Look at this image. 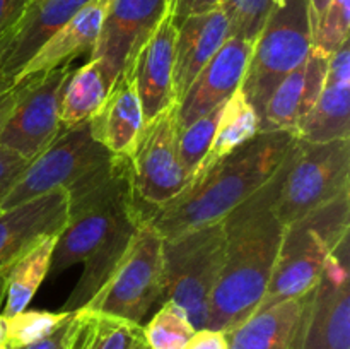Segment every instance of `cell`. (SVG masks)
Listing matches in <instances>:
<instances>
[{
  "label": "cell",
  "mask_w": 350,
  "mask_h": 349,
  "mask_svg": "<svg viewBox=\"0 0 350 349\" xmlns=\"http://www.w3.org/2000/svg\"><path fill=\"white\" fill-rule=\"evenodd\" d=\"M2 62H3V57H0V94H2V92H5L7 89L12 88L14 86V79H10L9 75L3 72Z\"/></svg>",
  "instance_id": "ab89813d"
},
{
  "label": "cell",
  "mask_w": 350,
  "mask_h": 349,
  "mask_svg": "<svg viewBox=\"0 0 350 349\" xmlns=\"http://www.w3.org/2000/svg\"><path fill=\"white\" fill-rule=\"evenodd\" d=\"M113 82L111 75L98 58H89L88 64L70 72L60 101L62 129L89 122L105 103Z\"/></svg>",
  "instance_id": "d4e9b609"
},
{
  "label": "cell",
  "mask_w": 350,
  "mask_h": 349,
  "mask_svg": "<svg viewBox=\"0 0 350 349\" xmlns=\"http://www.w3.org/2000/svg\"><path fill=\"white\" fill-rule=\"evenodd\" d=\"M294 142L296 137L284 130L258 132L170 204L157 209L140 205L144 216L164 240L221 222L272 178Z\"/></svg>",
  "instance_id": "7a4b0ae2"
},
{
  "label": "cell",
  "mask_w": 350,
  "mask_h": 349,
  "mask_svg": "<svg viewBox=\"0 0 350 349\" xmlns=\"http://www.w3.org/2000/svg\"><path fill=\"white\" fill-rule=\"evenodd\" d=\"M349 229L350 192L289 222L260 307L301 298L310 291L332 253L349 236Z\"/></svg>",
  "instance_id": "277c9868"
},
{
  "label": "cell",
  "mask_w": 350,
  "mask_h": 349,
  "mask_svg": "<svg viewBox=\"0 0 350 349\" xmlns=\"http://www.w3.org/2000/svg\"><path fill=\"white\" fill-rule=\"evenodd\" d=\"M185 349H228V341H226L224 332L200 328V331L195 332V335L185 346Z\"/></svg>",
  "instance_id": "8d00e7d4"
},
{
  "label": "cell",
  "mask_w": 350,
  "mask_h": 349,
  "mask_svg": "<svg viewBox=\"0 0 350 349\" xmlns=\"http://www.w3.org/2000/svg\"><path fill=\"white\" fill-rule=\"evenodd\" d=\"M142 221L144 211L137 201V204L132 209L123 212L122 218L116 221L105 242L82 263L84 270H82L81 277H79L77 284H75L74 291L70 293L62 311L70 313L79 308H84L92 300V296L101 289L103 284L109 279V276L115 272L118 263L122 262Z\"/></svg>",
  "instance_id": "7402d4cb"
},
{
  "label": "cell",
  "mask_w": 350,
  "mask_h": 349,
  "mask_svg": "<svg viewBox=\"0 0 350 349\" xmlns=\"http://www.w3.org/2000/svg\"><path fill=\"white\" fill-rule=\"evenodd\" d=\"M163 242L144 216L122 262L84 308L142 324L164 293Z\"/></svg>",
  "instance_id": "ba28073f"
},
{
  "label": "cell",
  "mask_w": 350,
  "mask_h": 349,
  "mask_svg": "<svg viewBox=\"0 0 350 349\" xmlns=\"http://www.w3.org/2000/svg\"><path fill=\"white\" fill-rule=\"evenodd\" d=\"M5 344V320H3L2 313H0V346Z\"/></svg>",
  "instance_id": "60d3db41"
},
{
  "label": "cell",
  "mask_w": 350,
  "mask_h": 349,
  "mask_svg": "<svg viewBox=\"0 0 350 349\" xmlns=\"http://www.w3.org/2000/svg\"><path fill=\"white\" fill-rule=\"evenodd\" d=\"M350 192V139L293 146L277 201L284 226Z\"/></svg>",
  "instance_id": "52a82bcc"
},
{
  "label": "cell",
  "mask_w": 350,
  "mask_h": 349,
  "mask_svg": "<svg viewBox=\"0 0 350 349\" xmlns=\"http://www.w3.org/2000/svg\"><path fill=\"white\" fill-rule=\"evenodd\" d=\"M310 2V19H311V26H313V38H314V31H317L318 24H320L321 17H323L325 10L327 7L330 5L332 0H308Z\"/></svg>",
  "instance_id": "f35d334b"
},
{
  "label": "cell",
  "mask_w": 350,
  "mask_h": 349,
  "mask_svg": "<svg viewBox=\"0 0 350 349\" xmlns=\"http://www.w3.org/2000/svg\"><path fill=\"white\" fill-rule=\"evenodd\" d=\"M291 153L293 147L272 178L222 219L224 259L212 293L207 328L229 332L265 298L286 228L277 214V201Z\"/></svg>",
  "instance_id": "6da1fadb"
},
{
  "label": "cell",
  "mask_w": 350,
  "mask_h": 349,
  "mask_svg": "<svg viewBox=\"0 0 350 349\" xmlns=\"http://www.w3.org/2000/svg\"><path fill=\"white\" fill-rule=\"evenodd\" d=\"M109 0H91L77 14L70 17L60 29L55 31L36 53L21 68L14 82L24 81L31 75L43 74L60 67H68L74 58L85 51H92L101 31L103 19Z\"/></svg>",
  "instance_id": "44dd1931"
},
{
  "label": "cell",
  "mask_w": 350,
  "mask_h": 349,
  "mask_svg": "<svg viewBox=\"0 0 350 349\" xmlns=\"http://www.w3.org/2000/svg\"><path fill=\"white\" fill-rule=\"evenodd\" d=\"M166 10L167 0H109L91 58L116 81Z\"/></svg>",
  "instance_id": "9a60e30c"
},
{
  "label": "cell",
  "mask_w": 350,
  "mask_h": 349,
  "mask_svg": "<svg viewBox=\"0 0 350 349\" xmlns=\"http://www.w3.org/2000/svg\"><path fill=\"white\" fill-rule=\"evenodd\" d=\"M219 3H221V0H167V9L171 10L178 24L185 17L215 9V7H219Z\"/></svg>",
  "instance_id": "d590c367"
},
{
  "label": "cell",
  "mask_w": 350,
  "mask_h": 349,
  "mask_svg": "<svg viewBox=\"0 0 350 349\" xmlns=\"http://www.w3.org/2000/svg\"><path fill=\"white\" fill-rule=\"evenodd\" d=\"M255 41L232 34L221 50L191 81L185 94L176 103L178 130L224 105L238 89L248 67Z\"/></svg>",
  "instance_id": "5bb4252c"
},
{
  "label": "cell",
  "mask_w": 350,
  "mask_h": 349,
  "mask_svg": "<svg viewBox=\"0 0 350 349\" xmlns=\"http://www.w3.org/2000/svg\"><path fill=\"white\" fill-rule=\"evenodd\" d=\"M88 310V308H85ZM142 324L88 310L75 349H146Z\"/></svg>",
  "instance_id": "83f0119b"
},
{
  "label": "cell",
  "mask_w": 350,
  "mask_h": 349,
  "mask_svg": "<svg viewBox=\"0 0 350 349\" xmlns=\"http://www.w3.org/2000/svg\"><path fill=\"white\" fill-rule=\"evenodd\" d=\"M313 50L308 0H282L253 43L241 92L262 116L273 89L296 70Z\"/></svg>",
  "instance_id": "5b68a950"
},
{
  "label": "cell",
  "mask_w": 350,
  "mask_h": 349,
  "mask_svg": "<svg viewBox=\"0 0 350 349\" xmlns=\"http://www.w3.org/2000/svg\"><path fill=\"white\" fill-rule=\"evenodd\" d=\"M280 2L282 0H221L219 7L229 17L234 36L255 41Z\"/></svg>",
  "instance_id": "1f68e13d"
},
{
  "label": "cell",
  "mask_w": 350,
  "mask_h": 349,
  "mask_svg": "<svg viewBox=\"0 0 350 349\" xmlns=\"http://www.w3.org/2000/svg\"><path fill=\"white\" fill-rule=\"evenodd\" d=\"M146 349H150V348H149V346H147V348H146Z\"/></svg>",
  "instance_id": "7bdbcfd3"
},
{
  "label": "cell",
  "mask_w": 350,
  "mask_h": 349,
  "mask_svg": "<svg viewBox=\"0 0 350 349\" xmlns=\"http://www.w3.org/2000/svg\"><path fill=\"white\" fill-rule=\"evenodd\" d=\"M67 311L23 310L5 320V346L9 349H21L57 331L65 320Z\"/></svg>",
  "instance_id": "4dcf8cb0"
},
{
  "label": "cell",
  "mask_w": 350,
  "mask_h": 349,
  "mask_svg": "<svg viewBox=\"0 0 350 349\" xmlns=\"http://www.w3.org/2000/svg\"><path fill=\"white\" fill-rule=\"evenodd\" d=\"M222 259V221L190 229L163 242V298L178 305L197 331L207 328L212 293L221 272Z\"/></svg>",
  "instance_id": "8992f818"
},
{
  "label": "cell",
  "mask_w": 350,
  "mask_h": 349,
  "mask_svg": "<svg viewBox=\"0 0 350 349\" xmlns=\"http://www.w3.org/2000/svg\"><path fill=\"white\" fill-rule=\"evenodd\" d=\"M232 36L229 17L221 7L185 17L178 23L174 48L173 89L176 103L191 84L198 72Z\"/></svg>",
  "instance_id": "ac0fdd59"
},
{
  "label": "cell",
  "mask_w": 350,
  "mask_h": 349,
  "mask_svg": "<svg viewBox=\"0 0 350 349\" xmlns=\"http://www.w3.org/2000/svg\"><path fill=\"white\" fill-rule=\"evenodd\" d=\"M85 318H88V310L79 308V310L70 311L67 320L60 325L55 332L43 337L41 341L33 342L21 349H75L81 332L84 328Z\"/></svg>",
  "instance_id": "836d02e7"
},
{
  "label": "cell",
  "mask_w": 350,
  "mask_h": 349,
  "mask_svg": "<svg viewBox=\"0 0 350 349\" xmlns=\"http://www.w3.org/2000/svg\"><path fill=\"white\" fill-rule=\"evenodd\" d=\"M297 140L350 139V47L344 41L328 57L325 84L313 109L299 125Z\"/></svg>",
  "instance_id": "e0dca14e"
},
{
  "label": "cell",
  "mask_w": 350,
  "mask_h": 349,
  "mask_svg": "<svg viewBox=\"0 0 350 349\" xmlns=\"http://www.w3.org/2000/svg\"><path fill=\"white\" fill-rule=\"evenodd\" d=\"M328 57L311 50L306 62L291 72L270 94L262 113V132L284 130L296 137L325 84Z\"/></svg>",
  "instance_id": "d6986e66"
},
{
  "label": "cell",
  "mask_w": 350,
  "mask_h": 349,
  "mask_svg": "<svg viewBox=\"0 0 350 349\" xmlns=\"http://www.w3.org/2000/svg\"><path fill=\"white\" fill-rule=\"evenodd\" d=\"M88 2L91 0H33L17 23L2 62L3 72L16 79L38 48Z\"/></svg>",
  "instance_id": "603a6c76"
},
{
  "label": "cell",
  "mask_w": 350,
  "mask_h": 349,
  "mask_svg": "<svg viewBox=\"0 0 350 349\" xmlns=\"http://www.w3.org/2000/svg\"><path fill=\"white\" fill-rule=\"evenodd\" d=\"M21 94V84L19 82H14L12 88L7 89L5 92L0 94V132H2L3 125L9 120L10 113H12L14 106H16L17 99H19Z\"/></svg>",
  "instance_id": "74e56055"
},
{
  "label": "cell",
  "mask_w": 350,
  "mask_h": 349,
  "mask_svg": "<svg viewBox=\"0 0 350 349\" xmlns=\"http://www.w3.org/2000/svg\"><path fill=\"white\" fill-rule=\"evenodd\" d=\"M176 105L146 122L130 154V174L139 204L157 209L180 197L188 177L178 156Z\"/></svg>",
  "instance_id": "8fae6325"
},
{
  "label": "cell",
  "mask_w": 350,
  "mask_h": 349,
  "mask_svg": "<svg viewBox=\"0 0 350 349\" xmlns=\"http://www.w3.org/2000/svg\"><path fill=\"white\" fill-rule=\"evenodd\" d=\"M92 137L115 156L130 157L146 118L135 82L129 70H123L113 82L105 103L89 118Z\"/></svg>",
  "instance_id": "ffe728a7"
},
{
  "label": "cell",
  "mask_w": 350,
  "mask_h": 349,
  "mask_svg": "<svg viewBox=\"0 0 350 349\" xmlns=\"http://www.w3.org/2000/svg\"><path fill=\"white\" fill-rule=\"evenodd\" d=\"M349 27L350 0H332L314 31V53L330 57L344 41L349 40Z\"/></svg>",
  "instance_id": "d6a6232c"
},
{
  "label": "cell",
  "mask_w": 350,
  "mask_h": 349,
  "mask_svg": "<svg viewBox=\"0 0 350 349\" xmlns=\"http://www.w3.org/2000/svg\"><path fill=\"white\" fill-rule=\"evenodd\" d=\"M0 349H9V348H7L5 344H2V346H0Z\"/></svg>",
  "instance_id": "b9f144b4"
},
{
  "label": "cell",
  "mask_w": 350,
  "mask_h": 349,
  "mask_svg": "<svg viewBox=\"0 0 350 349\" xmlns=\"http://www.w3.org/2000/svg\"><path fill=\"white\" fill-rule=\"evenodd\" d=\"M68 192L53 190L0 212V307L10 267L36 242L58 235L67 222Z\"/></svg>",
  "instance_id": "4fadbf2b"
},
{
  "label": "cell",
  "mask_w": 350,
  "mask_h": 349,
  "mask_svg": "<svg viewBox=\"0 0 350 349\" xmlns=\"http://www.w3.org/2000/svg\"><path fill=\"white\" fill-rule=\"evenodd\" d=\"M286 349H350L349 236L335 248L320 277L301 296Z\"/></svg>",
  "instance_id": "9c48e42d"
},
{
  "label": "cell",
  "mask_w": 350,
  "mask_h": 349,
  "mask_svg": "<svg viewBox=\"0 0 350 349\" xmlns=\"http://www.w3.org/2000/svg\"><path fill=\"white\" fill-rule=\"evenodd\" d=\"M258 132H262V118L256 113V109L250 105L248 99L245 98L241 89H238L222 106L221 118H219L217 129H215L214 139H212L211 147H208L207 156L204 157L202 164L198 166L190 185L200 177H204L222 157H226L232 151L238 149L239 146L253 139Z\"/></svg>",
  "instance_id": "484cf974"
},
{
  "label": "cell",
  "mask_w": 350,
  "mask_h": 349,
  "mask_svg": "<svg viewBox=\"0 0 350 349\" xmlns=\"http://www.w3.org/2000/svg\"><path fill=\"white\" fill-rule=\"evenodd\" d=\"M176 34L178 24L167 9L125 68L135 82L146 122L176 105L173 89Z\"/></svg>",
  "instance_id": "2e32d148"
},
{
  "label": "cell",
  "mask_w": 350,
  "mask_h": 349,
  "mask_svg": "<svg viewBox=\"0 0 350 349\" xmlns=\"http://www.w3.org/2000/svg\"><path fill=\"white\" fill-rule=\"evenodd\" d=\"M113 154L92 137L89 123L62 129L57 139L38 154L0 205V212L27 201L62 190L98 170Z\"/></svg>",
  "instance_id": "30bf717a"
},
{
  "label": "cell",
  "mask_w": 350,
  "mask_h": 349,
  "mask_svg": "<svg viewBox=\"0 0 350 349\" xmlns=\"http://www.w3.org/2000/svg\"><path fill=\"white\" fill-rule=\"evenodd\" d=\"M222 106L207 113L202 118L195 120L178 132V156H180V163L188 177V185L193 180L204 157L207 156L219 118H221Z\"/></svg>",
  "instance_id": "f546056e"
},
{
  "label": "cell",
  "mask_w": 350,
  "mask_h": 349,
  "mask_svg": "<svg viewBox=\"0 0 350 349\" xmlns=\"http://www.w3.org/2000/svg\"><path fill=\"white\" fill-rule=\"evenodd\" d=\"M70 68L60 67L19 81L21 94L0 132V147L33 161L62 132L60 101Z\"/></svg>",
  "instance_id": "7c38bea8"
},
{
  "label": "cell",
  "mask_w": 350,
  "mask_h": 349,
  "mask_svg": "<svg viewBox=\"0 0 350 349\" xmlns=\"http://www.w3.org/2000/svg\"><path fill=\"white\" fill-rule=\"evenodd\" d=\"M301 310V298L258 307L246 320L224 332L228 349H286Z\"/></svg>",
  "instance_id": "cb8c5ba5"
},
{
  "label": "cell",
  "mask_w": 350,
  "mask_h": 349,
  "mask_svg": "<svg viewBox=\"0 0 350 349\" xmlns=\"http://www.w3.org/2000/svg\"><path fill=\"white\" fill-rule=\"evenodd\" d=\"M197 328L190 318L173 301H164L149 324L144 327L146 342L150 349H185Z\"/></svg>",
  "instance_id": "f1b7e54d"
},
{
  "label": "cell",
  "mask_w": 350,
  "mask_h": 349,
  "mask_svg": "<svg viewBox=\"0 0 350 349\" xmlns=\"http://www.w3.org/2000/svg\"><path fill=\"white\" fill-rule=\"evenodd\" d=\"M67 192V222L55 242L50 276L84 263L105 242L123 212L137 204L129 157L115 154Z\"/></svg>",
  "instance_id": "3957f363"
},
{
  "label": "cell",
  "mask_w": 350,
  "mask_h": 349,
  "mask_svg": "<svg viewBox=\"0 0 350 349\" xmlns=\"http://www.w3.org/2000/svg\"><path fill=\"white\" fill-rule=\"evenodd\" d=\"M58 235H48L34 243L7 274L2 317L9 318L26 310L44 277L50 274L51 253Z\"/></svg>",
  "instance_id": "4316f807"
},
{
  "label": "cell",
  "mask_w": 350,
  "mask_h": 349,
  "mask_svg": "<svg viewBox=\"0 0 350 349\" xmlns=\"http://www.w3.org/2000/svg\"><path fill=\"white\" fill-rule=\"evenodd\" d=\"M31 161L14 151L0 147V205Z\"/></svg>",
  "instance_id": "e575fe53"
}]
</instances>
